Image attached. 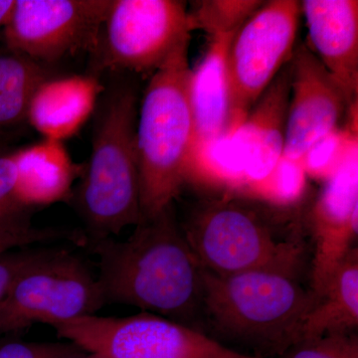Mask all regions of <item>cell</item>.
Masks as SVG:
<instances>
[{"label": "cell", "instance_id": "obj_1", "mask_svg": "<svg viewBox=\"0 0 358 358\" xmlns=\"http://www.w3.org/2000/svg\"><path fill=\"white\" fill-rule=\"evenodd\" d=\"M95 252L105 301L134 306L186 326L201 308V267L173 206L143 219L124 241L98 240Z\"/></svg>", "mask_w": 358, "mask_h": 358}, {"label": "cell", "instance_id": "obj_2", "mask_svg": "<svg viewBox=\"0 0 358 358\" xmlns=\"http://www.w3.org/2000/svg\"><path fill=\"white\" fill-rule=\"evenodd\" d=\"M181 228L200 267L210 274L300 275L305 265L300 226L277 205L225 193L199 201Z\"/></svg>", "mask_w": 358, "mask_h": 358}, {"label": "cell", "instance_id": "obj_3", "mask_svg": "<svg viewBox=\"0 0 358 358\" xmlns=\"http://www.w3.org/2000/svg\"><path fill=\"white\" fill-rule=\"evenodd\" d=\"M188 47L186 40L155 71L141 101L136 138L143 219L173 206L192 173L193 69Z\"/></svg>", "mask_w": 358, "mask_h": 358}, {"label": "cell", "instance_id": "obj_4", "mask_svg": "<svg viewBox=\"0 0 358 358\" xmlns=\"http://www.w3.org/2000/svg\"><path fill=\"white\" fill-rule=\"evenodd\" d=\"M315 301L299 275L275 271L218 275L201 271V308L213 327L260 355L282 357L298 345L301 324Z\"/></svg>", "mask_w": 358, "mask_h": 358}, {"label": "cell", "instance_id": "obj_5", "mask_svg": "<svg viewBox=\"0 0 358 358\" xmlns=\"http://www.w3.org/2000/svg\"><path fill=\"white\" fill-rule=\"evenodd\" d=\"M138 92L121 82L99 106L88 169L77 205L96 241L143 220L136 152Z\"/></svg>", "mask_w": 358, "mask_h": 358}, {"label": "cell", "instance_id": "obj_6", "mask_svg": "<svg viewBox=\"0 0 358 358\" xmlns=\"http://www.w3.org/2000/svg\"><path fill=\"white\" fill-rule=\"evenodd\" d=\"M301 7L296 0H271L245 21L226 58L227 136L241 127L259 99L293 57Z\"/></svg>", "mask_w": 358, "mask_h": 358}, {"label": "cell", "instance_id": "obj_7", "mask_svg": "<svg viewBox=\"0 0 358 358\" xmlns=\"http://www.w3.org/2000/svg\"><path fill=\"white\" fill-rule=\"evenodd\" d=\"M105 303L86 264L65 250L51 249L29 266L0 301V334L34 324L55 327L95 315Z\"/></svg>", "mask_w": 358, "mask_h": 358}, {"label": "cell", "instance_id": "obj_8", "mask_svg": "<svg viewBox=\"0 0 358 358\" xmlns=\"http://www.w3.org/2000/svg\"><path fill=\"white\" fill-rule=\"evenodd\" d=\"M60 338L105 358H247L176 320L147 312L124 317L92 315L54 327Z\"/></svg>", "mask_w": 358, "mask_h": 358}, {"label": "cell", "instance_id": "obj_9", "mask_svg": "<svg viewBox=\"0 0 358 358\" xmlns=\"http://www.w3.org/2000/svg\"><path fill=\"white\" fill-rule=\"evenodd\" d=\"M192 31L185 1L110 0L94 53L98 69L154 74Z\"/></svg>", "mask_w": 358, "mask_h": 358}, {"label": "cell", "instance_id": "obj_10", "mask_svg": "<svg viewBox=\"0 0 358 358\" xmlns=\"http://www.w3.org/2000/svg\"><path fill=\"white\" fill-rule=\"evenodd\" d=\"M110 0H14L6 46L46 66L95 53Z\"/></svg>", "mask_w": 358, "mask_h": 358}, {"label": "cell", "instance_id": "obj_11", "mask_svg": "<svg viewBox=\"0 0 358 358\" xmlns=\"http://www.w3.org/2000/svg\"><path fill=\"white\" fill-rule=\"evenodd\" d=\"M358 145L327 180L308 217L313 240L312 291L319 296L355 246L358 230Z\"/></svg>", "mask_w": 358, "mask_h": 358}, {"label": "cell", "instance_id": "obj_12", "mask_svg": "<svg viewBox=\"0 0 358 358\" xmlns=\"http://www.w3.org/2000/svg\"><path fill=\"white\" fill-rule=\"evenodd\" d=\"M289 103L282 157L301 162L308 150L338 129L346 107L343 92L306 45L291 59Z\"/></svg>", "mask_w": 358, "mask_h": 358}, {"label": "cell", "instance_id": "obj_13", "mask_svg": "<svg viewBox=\"0 0 358 358\" xmlns=\"http://www.w3.org/2000/svg\"><path fill=\"white\" fill-rule=\"evenodd\" d=\"M291 95V68L285 66L247 115L228 136L238 171L259 181L265 178L282 157Z\"/></svg>", "mask_w": 358, "mask_h": 358}, {"label": "cell", "instance_id": "obj_14", "mask_svg": "<svg viewBox=\"0 0 358 358\" xmlns=\"http://www.w3.org/2000/svg\"><path fill=\"white\" fill-rule=\"evenodd\" d=\"M310 39L350 110L358 98L357 0H305L301 4Z\"/></svg>", "mask_w": 358, "mask_h": 358}, {"label": "cell", "instance_id": "obj_15", "mask_svg": "<svg viewBox=\"0 0 358 358\" xmlns=\"http://www.w3.org/2000/svg\"><path fill=\"white\" fill-rule=\"evenodd\" d=\"M103 91L93 75L52 76L33 95L27 121L43 138L62 143L88 121Z\"/></svg>", "mask_w": 358, "mask_h": 358}, {"label": "cell", "instance_id": "obj_16", "mask_svg": "<svg viewBox=\"0 0 358 358\" xmlns=\"http://www.w3.org/2000/svg\"><path fill=\"white\" fill-rule=\"evenodd\" d=\"M235 33L211 37L203 60L192 72V106L194 122L192 164L195 157L204 148L227 136L229 103L226 58Z\"/></svg>", "mask_w": 358, "mask_h": 358}, {"label": "cell", "instance_id": "obj_17", "mask_svg": "<svg viewBox=\"0 0 358 358\" xmlns=\"http://www.w3.org/2000/svg\"><path fill=\"white\" fill-rule=\"evenodd\" d=\"M16 194L27 210L70 196L78 169L61 141L46 140L13 152Z\"/></svg>", "mask_w": 358, "mask_h": 358}, {"label": "cell", "instance_id": "obj_18", "mask_svg": "<svg viewBox=\"0 0 358 358\" xmlns=\"http://www.w3.org/2000/svg\"><path fill=\"white\" fill-rule=\"evenodd\" d=\"M357 326L358 249L355 246L306 315L300 343L333 334H355Z\"/></svg>", "mask_w": 358, "mask_h": 358}, {"label": "cell", "instance_id": "obj_19", "mask_svg": "<svg viewBox=\"0 0 358 358\" xmlns=\"http://www.w3.org/2000/svg\"><path fill=\"white\" fill-rule=\"evenodd\" d=\"M50 77L41 63L6 46L0 50V134L27 121L33 95Z\"/></svg>", "mask_w": 358, "mask_h": 358}, {"label": "cell", "instance_id": "obj_20", "mask_svg": "<svg viewBox=\"0 0 358 358\" xmlns=\"http://www.w3.org/2000/svg\"><path fill=\"white\" fill-rule=\"evenodd\" d=\"M263 1L254 0H208L196 2L189 14L192 30L200 28L209 36L235 33Z\"/></svg>", "mask_w": 358, "mask_h": 358}, {"label": "cell", "instance_id": "obj_21", "mask_svg": "<svg viewBox=\"0 0 358 358\" xmlns=\"http://www.w3.org/2000/svg\"><path fill=\"white\" fill-rule=\"evenodd\" d=\"M357 143V133L336 129L310 148L301 160L303 171L327 179L343 164L350 148Z\"/></svg>", "mask_w": 358, "mask_h": 358}, {"label": "cell", "instance_id": "obj_22", "mask_svg": "<svg viewBox=\"0 0 358 358\" xmlns=\"http://www.w3.org/2000/svg\"><path fill=\"white\" fill-rule=\"evenodd\" d=\"M69 240L75 244L85 243V237L71 231L38 228L29 219L0 225V255L14 249L25 248L33 244L50 243Z\"/></svg>", "mask_w": 358, "mask_h": 358}, {"label": "cell", "instance_id": "obj_23", "mask_svg": "<svg viewBox=\"0 0 358 358\" xmlns=\"http://www.w3.org/2000/svg\"><path fill=\"white\" fill-rule=\"evenodd\" d=\"M284 358H358L357 334H333L301 341L282 355Z\"/></svg>", "mask_w": 358, "mask_h": 358}, {"label": "cell", "instance_id": "obj_24", "mask_svg": "<svg viewBox=\"0 0 358 358\" xmlns=\"http://www.w3.org/2000/svg\"><path fill=\"white\" fill-rule=\"evenodd\" d=\"M15 159L13 152L0 154V225L29 219L27 209L16 194Z\"/></svg>", "mask_w": 358, "mask_h": 358}, {"label": "cell", "instance_id": "obj_25", "mask_svg": "<svg viewBox=\"0 0 358 358\" xmlns=\"http://www.w3.org/2000/svg\"><path fill=\"white\" fill-rule=\"evenodd\" d=\"M25 248L11 250L0 255V301L26 268L50 251L46 248Z\"/></svg>", "mask_w": 358, "mask_h": 358}, {"label": "cell", "instance_id": "obj_26", "mask_svg": "<svg viewBox=\"0 0 358 358\" xmlns=\"http://www.w3.org/2000/svg\"><path fill=\"white\" fill-rule=\"evenodd\" d=\"M79 350L73 343L11 341L0 345V358H61Z\"/></svg>", "mask_w": 358, "mask_h": 358}, {"label": "cell", "instance_id": "obj_27", "mask_svg": "<svg viewBox=\"0 0 358 358\" xmlns=\"http://www.w3.org/2000/svg\"><path fill=\"white\" fill-rule=\"evenodd\" d=\"M13 6L14 0H0V28L6 24Z\"/></svg>", "mask_w": 358, "mask_h": 358}, {"label": "cell", "instance_id": "obj_28", "mask_svg": "<svg viewBox=\"0 0 358 358\" xmlns=\"http://www.w3.org/2000/svg\"><path fill=\"white\" fill-rule=\"evenodd\" d=\"M61 358H105L100 355H96V353L87 352L84 350H80L79 352L72 353V355H66Z\"/></svg>", "mask_w": 358, "mask_h": 358}, {"label": "cell", "instance_id": "obj_29", "mask_svg": "<svg viewBox=\"0 0 358 358\" xmlns=\"http://www.w3.org/2000/svg\"><path fill=\"white\" fill-rule=\"evenodd\" d=\"M2 152H6V150H4L3 145L0 143V154H2Z\"/></svg>", "mask_w": 358, "mask_h": 358}, {"label": "cell", "instance_id": "obj_30", "mask_svg": "<svg viewBox=\"0 0 358 358\" xmlns=\"http://www.w3.org/2000/svg\"><path fill=\"white\" fill-rule=\"evenodd\" d=\"M247 358H254V357H247Z\"/></svg>", "mask_w": 358, "mask_h": 358}]
</instances>
